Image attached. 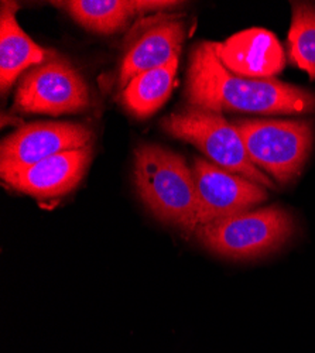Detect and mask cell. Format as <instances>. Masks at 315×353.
Returning a JSON list of instances; mask_svg holds the SVG:
<instances>
[{"label":"cell","mask_w":315,"mask_h":353,"mask_svg":"<svg viewBox=\"0 0 315 353\" xmlns=\"http://www.w3.org/2000/svg\"><path fill=\"white\" fill-rule=\"evenodd\" d=\"M185 39L181 20L168 17L156 20L137 37L125 52L119 68V86L123 88L139 74L168 64L180 57Z\"/></svg>","instance_id":"11"},{"label":"cell","mask_w":315,"mask_h":353,"mask_svg":"<svg viewBox=\"0 0 315 353\" xmlns=\"http://www.w3.org/2000/svg\"><path fill=\"white\" fill-rule=\"evenodd\" d=\"M77 23L99 34L118 33L137 16L177 8L179 2L170 0H67L55 2Z\"/></svg>","instance_id":"12"},{"label":"cell","mask_w":315,"mask_h":353,"mask_svg":"<svg viewBox=\"0 0 315 353\" xmlns=\"http://www.w3.org/2000/svg\"><path fill=\"white\" fill-rule=\"evenodd\" d=\"M239 132L253 164L277 184L293 183L301 174L314 143V128L305 119H238Z\"/></svg>","instance_id":"5"},{"label":"cell","mask_w":315,"mask_h":353,"mask_svg":"<svg viewBox=\"0 0 315 353\" xmlns=\"http://www.w3.org/2000/svg\"><path fill=\"white\" fill-rule=\"evenodd\" d=\"M14 2H2L0 9V88L5 94L17 78L45 61L47 51L28 37L16 20Z\"/></svg>","instance_id":"13"},{"label":"cell","mask_w":315,"mask_h":353,"mask_svg":"<svg viewBox=\"0 0 315 353\" xmlns=\"http://www.w3.org/2000/svg\"><path fill=\"white\" fill-rule=\"evenodd\" d=\"M133 179L140 199L159 221L185 233L195 232V181L183 156L159 144H141L134 150Z\"/></svg>","instance_id":"2"},{"label":"cell","mask_w":315,"mask_h":353,"mask_svg":"<svg viewBox=\"0 0 315 353\" xmlns=\"http://www.w3.org/2000/svg\"><path fill=\"white\" fill-rule=\"evenodd\" d=\"M185 97L190 106L212 112L300 116L315 112V94L270 79H249L229 72L218 57V43H198L191 52Z\"/></svg>","instance_id":"1"},{"label":"cell","mask_w":315,"mask_h":353,"mask_svg":"<svg viewBox=\"0 0 315 353\" xmlns=\"http://www.w3.org/2000/svg\"><path fill=\"white\" fill-rule=\"evenodd\" d=\"M218 57L229 72L249 79H270L285 67V54L277 37L259 27L218 43Z\"/></svg>","instance_id":"10"},{"label":"cell","mask_w":315,"mask_h":353,"mask_svg":"<svg viewBox=\"0 0 315 353\" xmlns=\"http://www.w3.org/2000/svg\"><path fill=\"white\" fill-rule=\"evenodd\" d=\"M92 157V145L45 159L24 168H3L2 180L12 188L39 199L71 192L83 179Z\"/></svg>","instance_id":"9"},{"label":"cell","mask_w":315,"mask_h":353,"mask_svg":"<svg viewBox=\"0 0 315 353\" xmlns=\"http://www.w3.org/2000/svg\"><path fill=\"white\" fill-rule=\"evenodd\" d=\"M192 175L196 191V228L250 211L267 199V190L216 164L195 159Z\"/></svg>","instance_id":"7"},{"label":"cell","mask_w":315,"mask_h":353,"mask_svg":"<svg viewBox=\"0 0 315 353\" xmlns=\"http://www.w3.org/2000/svg\"><path fill=\"white\" fill-rule=\"evenodd\" d=\"M292 61L315 79V8L294 3L289 32Z\"/></svg>","instance_id":"15"},{"label":"cell","mask_w":315,"mask_h":353,"mask_svg":"<svg viewBox=\"0 0 315 353\" xmlns=\"http://www.w3.org/2000/svg\"><path fill=\"white\" fill-rule=\"evenodd\" d=\"M179 61L180 57H176L163 67L134 77L122 91L123 106L139 119L154 114L173 92Z\"/></svg>","instance_id":"14"},{"label":"cell","mask_w":315,"mask_h":353,"mask_svg":"<svg viewBox=\"0 0 315 353\" xmlns=\"http://www.w3.org/2000/svg\"><path fill=\"white\" fill-rule=\"evenodd\" d=\"M161 128L171 137L194 144L218 167L265 188H277L270 176L253 164L239 132L222 113L188 106L164 117Z\"/></svg>","instance_id":"4"},{"label":"cell","mask_w":315,"mask_h":353,"mask_svg":"<svg viewBox=\"0 0 315 353\" xmlns=\"http://www.w3.org/2000/svg\"><path fill=\"white\" fill-rule=\"evenodd\" d=\"M294 230L293 215L278 205H272L198 226L194 236L216 256L250 260L280 249Z\"/></svg>","instance_id":"3"},{"label":"cell","mask_w":315,"mask_h":353,"mask_svg":"<svg viewBox=\"0 0 315 353\" xmlns=\"http://www.w3.org/2000/svg\"><path fill=\"white\" fill-rule=\"evenodd\" d=\"M94 134L83 125L36 122L21 126L0 145V170L24 168L52 156L92 145Z\"/></svg>","instance_id":"8"},{"label":"cell","mask_w":315,"mask_h":353,"mask_svg":"<svg viewBox=\"0 0 315 353\" xmlns=\"http://www.w3.org/2000/svg\"><path fill=\"white\" fill-rule=\"evenodd\" d=\"M88 83L64 57L47 51L45 61L28 70L20 79L14 109L23 113L61 116L90 108Z\"/></svg>","instance_id":"6"}]
</instances>
